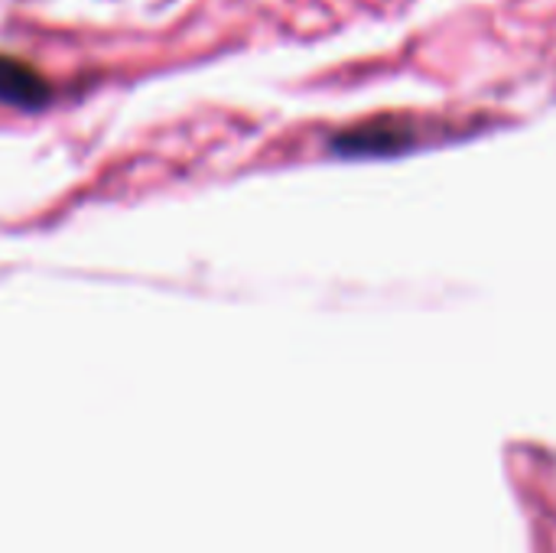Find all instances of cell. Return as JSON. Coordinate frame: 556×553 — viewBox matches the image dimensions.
I'll use <instances>...</instances> for the list:
<instances>
[{
    "label": "cell",
    "mask_w": 556,
    "mask_h": 553,
    "mask_svg": "<svg viewBox=\"0 0 556 553\" xmlns=\"http://www.w3.org/2000/svg\"><path fill=\"white\" fill-rule=\"evenodd\" d=\"M0 98L13 104H39L46 98V85L29 65L0 55Z\"/></svg>",
    "instance_id": "cell-1"
}]
</instances>
